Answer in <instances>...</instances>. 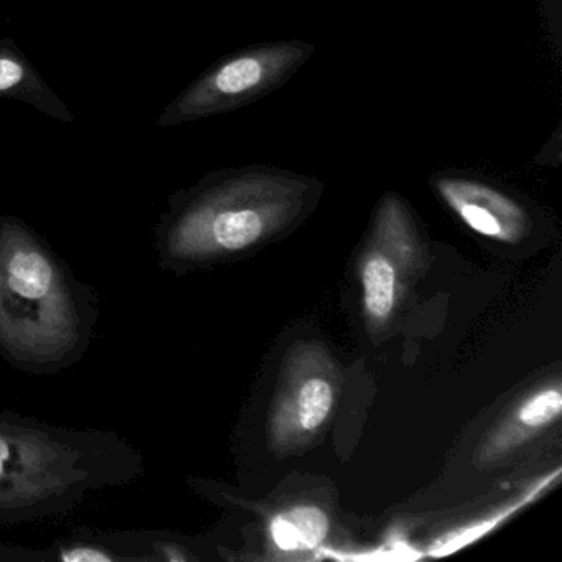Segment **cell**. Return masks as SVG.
Wrapping results in <instances>:
<instances>
[{
  "mask_svg": "<svg viewBox=\"0 0 562 562\" xmlns=\"http://www.w3.org/2000/svg\"><path fill=\"white\" fill-rule=\"evenodd\" d=\"M100 295L15 216H0V357L47 376L80 363L100 321Z\"/></svg>",
  "mask_w": 562,
  "mask_h": 562,
  "instance_id": "cell-1",
  "label": "cell"
},
{
  "mask_svg": "<svg viewBox=\"0 0 562 562\" xmlns=\"http://www.w3.org/2000/svg\"><path fill=\"white\" fill-rule=\"evenodd\" d=\"M146 457L111 429L0 411V526L57 518L88 495L146 475Z\"/></svg>",
  "mask_w": 562,
  "mask_h": 562,
  "instance_id": "cell-2",
  "label": "cell"
},
{
  "mask_svg": "<svg viewBox=\"0 0 562 562\" xmlns=\"http://www.w3.org/2000/svg\"><path fill=\"white\" fill-rule=\"evenodd\" d=\"M315 177L278 167L223 170L172 200L154 236L162 271L182 274L281 235L317 202Z\"/></svg>",
  "mask_w": 562,
  "mask_h": 562,
  "instance_id": "cell-3",
  "label": "cell"
},
{
  "mask_svg": "<svg viewBox=\"0 0 562 562\" xmlns=\"http://www.w3.org/2000/svg\"><path fill=\"white\" fill-rule=\"evenodd\" d=\"M314 52V45L304 41L265 42L235 52L193 81L159 124L193 123L249 106L288 85Z\"/></svg>",
  "mask_w": 562,
  "mask_h": 562,
  "instance_id": "cell-4",
  "label": "cell"
},
{
  "mask_svg": "<svg viewBox=\"0 0 562 562\" xmlns=\"http://www.w3.org/2000/svg\"><path fill=\"white\" fill-rule=\"evenodd\" d=\"M360 261L363 305L368 322L383 327L390 321L406 279L420 262L419 235L406 203L394 192L381 199L371 235Z\"/></svg>",
  "mask_w": 562,
  "mask_h": 562,
  "instance_id": "cell-5",
  "label": "cell"
},
{
  "mask_svg": "<svg viewBox=\"0 0 562 562\" xmlns=\"http://www.w3.org/2000/svg\"><path fill=\"white\" fill-rule=\"evenodd\" d=\"M337 383L334 363L322 348L305 345L292 355L269 419V439L276 449H295L327 424Z\"/></svg>",
  "mask_w": 562,
  "mask_h": 562,
  "instance_id": "cell-6",
  "label": "cell"
},
{
  "mask_svg": "<svg viewBox=\"0 0 562 562\" xmlns=\"http://www.w3.org/2000/svg\"><path fill=\"white\" fill-rule=\"evenodd\" d=\"M429 186L463 225L493 241L518 245L535 228L528 205L485 176L443 170L430 176Z\"/></svg>",
  "mask_w": 562,
  "mask_h": 562,
  "instance_id": "cell-7",
  "label": "cell"
},
{
  "mask_svg": "<svg viewBox=\"0 0 562 562\" xmlns=\"http://www.w3.org/2000/svg\"><path fill=\"white\" fill-rule=\"evenodd\" d=\"M562 411V394L559 386L542 387L526 397L512 416L506 417L485 440L480 459H499L516 447L558 420Z\"/></svg>",
  "mask_w": 562,
  "mask_h": 562,
  "instance_id": "cell-8",
  "label": "cell"
},
{
  "mask_svg": "<svg viewBox=\"0 0 562 562\" xmlns=\"http://www.w3.org/2000/svg\"><path fill=\"white\" fill-rule=\"evenodd\" d=\"M328 518L318 506L302 505L276 516L271 538L279 551H312L327 538Z\"/></svg>",
  "mask_w": 562,
  "mask_h": 562,
  "instance_id": "cell-9",
  "label": "cell"
},
{
  "mask_svg": "<svg viewBox=\"0 0 562 562\" xmlns=\"http://www.w3.org/2000/svg\"><path fill=\"white\" fill-rule=\"evenodd\" d=\"M50 552L54 561L61 562H121L106 532L87 528L55 542Z\"/></svg>",
  "mask_w": 562,
  "mask_h": 562,
  "instance_id": "cell-10",
  "label": "cell"
},
{
  "mask_svg": "<svg viewBox=\"0 0 562 562\" xmlns=\"http://www.w3.org/2000/svg\"><path fill=\"white\" fill-rule=\"evenodd\" d=\"M31 81V70L15 55L0 52V94L18 93Z\"/></svg>",
  "mask_w": 562,
  "mask_h": 562,
  "instance_id": "cell-11",
  "label": "cell"
},
{
  "mask_svg": "<svg viewBox=\"0 0 562 562\" xmlns=\"http://www.w3.org/2000/svg\"><path fill=\"white\" fill-rule=\"evenodd\" d=\"M0 562H54L50 548H24L0 542Z\"/></svg>",
  "mask_w": 562,
  "mask_h": 562,
  "instance_id": "cell-12",
  "label": "cell"
}]
</instances>
